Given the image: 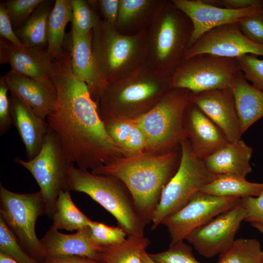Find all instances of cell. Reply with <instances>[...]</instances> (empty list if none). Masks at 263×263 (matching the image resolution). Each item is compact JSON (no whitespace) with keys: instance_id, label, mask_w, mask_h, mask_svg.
I'll list each match as a JSON object with an SVG mask.
<instances>
[{"instance_id":"1","label":"cell","mask_w":263,"mask_h":263,"mask_svg":"<svg viewBox=\"0 0 263 263\" xmlns=\"http://www.w3.org/2000/svg\"><path fill=\"white\" fill-rule=\"evenodd\" d=\"M68 49L53 60L56 100L46 121L69 160L92 170L123 155L107 134L87 84L74 75Z\"/></svg>"},{"instance_id":"2","label":"cell","mask_w":263,"mask_h":263,"mask_svg":"<svg viewBox=\"0 0 263 263\" xmlns=\"http://www.w3.org/2000/svg\"><path fill=\"white\" fill-rule=\"evenodd\" d=\"M180 156L176 150L161 154L145 151L118 157L91 172L120 180L132 195L147 225L151 222L164 188L178 169Z\"/></svg>"},{"instance_id":"3","label":"cell","mask_w":263,"mask_h":263,"mask_svg":"<svg viewBox=\"0 0 263 263\" xmlns=\"http://www.w3.org/2000/svg\"><path fill=\"white\" fill-rule=\"evenodd\" d=\"M171 74L146 63L127 76L108 84L97 107L102 120L116 117L136 119L153 108L171 89Z\"/></svg>"},{"instance_id":"4","label":"cell","mask_w":263,"mask_h":263,"mask_svg":"<svg viewBox=\"0 0 263 263\" xmlns=\"http://www.w3.org/2000/svg\"><path fill=\"white\" fill-rule=\"evenodd\" d=\"M92 33L96 66L107 85L127 76L146 63L147 28L134 35H124L99 15Z\"/></svg>"},{"instance_id":"5","label":"cell","mask_w":263,"mask_h":263,"mask_svg":"<svg viewBox=\"0 0 263 263\" xmlns=\"http://www.w3.org/2000/svg\"><path fill=\"white\" fill-rule=\"evenodd\" d=\"M69 190L89 196L110 212L127 236L142 237L146 225L131 192L118 179L75 168L70 170Z\"/></svg>"},{"instance_id":"6","label":"cell","mask_w":263,"mask_h":263,"mask_svg":"<svg viewBox=\"0 0 263 263\" xmlns=\"http://www.w3.org/2000/svg\"><path fill=\"white\" fill-rule=\"evenodd\" d=\"M147 31L146 63L155 70L172 74L183 59L193 31L191 20L168 0Z\"/></svg>"},{"instance_id":"7","label":"cell","mask_w":263,"mask_h":263,"mask_svg":"<svg viewBox=\"0 0 263 263\" xmlns=\"http://www.w3.org/2000/svg\"><path fill=\"white\" fill-rule=\"evenodd\" d=\"M190 94L187 89L171 88L153 108L135 119L146 137V151H173L186 138L184 117Z\"/></svg>"},{"instance_id":"8","label":"cell","mask_w":263,"mask_h":263,"mask_svg":"<svg viewBox=\"0 0 263 263\" xmlns=\"http://www.w3.org/2000/svg\"><path fill=\"white\" fill-rule=\"evenodd\" d=\"M180 147L179 165L162 191L152 218V230L155 229L164 219L183 207L216 176L194 153L187 138L181 141Z\"/></svg>"},{"instance_id":"9","label":"cell","mask_w":263,"mask_h":263,"mask_svg":"<svg viewBox=\"0 0 263 263\" xmlns=\"http://www.w3.org/2000/svg\"><path fill=\"white\" fill-rule=\"evenodd\" d=\"M0 217L22 248L40 263L47 258L46 251L35 231L38 217L45 214L46 211L40 191L15 193L0 183Z\"/></svg>"},{"instance_id":"10","label":"cell","mask_w":263,"mask_h":263,"mask_svg":"<svg viewBox=\"0 0 263 263\" xmlns=\"http://www.w3.org/2000/svg\"><path fill=\"white\" fill-rule=\"evenodd\" d=\"M16 163L26 169L39 188L45 205V214L53 218L59 193L69 190L68 180L71 167L56 133L50 129L41 149L33 159L24 161L19 158Z\"/></svg>"},{"instance_id":"11","label":"cell","mask_w":263,"mask_h":263,"mask_svg":"<svg viewBox=\"0 0 263 263\" xmlns=\"http://www.w3.org/2000/svg\"><path fill=\"white\" fill-rule=\"evenodd\" d=\"M240 71L236 58L203 53L184 59L171 74V88L191 93L230 89Z\"/></svg>"},{"instance_id":"12","label":"cell","mask_w":263,"mask_h":263,"mask_svg":"<svg viewBox=\"0 0 263 263\" xmlns=\"http://www.w3.org/2000/svg\"><path fill=\"white\" fill-rule=\"evenodd\" d=\"M241 199L200 191L180 210L164 219L161 224L167 228L170 242L183 241L194 229L232 208Z\"/></svg>"},{"instance_id":"13","label":"cell","mask_w":263,"mask_h":263,"mask_svg":"<svg viewBox=\"0 0 263 263\" xmlns=\"http://www.w3.org/2000/svg\"><path fill=\"white\" fill-rule=\"evenodd\" d=\"M245 217V210L241 199L232 208L194 229L185 240L202 256L212 258L233 244Z\"/></svg>"},{"instance_id":"14","label":"cell","mask_w":263,"mask_h":263,"mask_svg":"<svg viewBox=\"0 0 263 263\" xmlns=\"http://www.w3.org/2000/svg\"><path fill=\"white\" fill-rule=\"evenodd\" d=\"M203 53L232 58L246 54L263 56V46L246 38L237 22L219 26L201 36L186 49L183 59Z\"/></svg>"},{"instance_id":"15","label":"cell","mask_w":263,"mask_h":263,"mask_svg":"<svg viewBox=\"0 0 263 263\" xmlns=\"http://www.w3.org/2000/svg\"><path fill=\"white\" fill-rule=\"evenodd\" d=\"M189 100L222 131L229 142L241 139L243 133L231 88L190 93Z\"/></svg>"},{"instance_id":"16","label":"cell","mask_w":263,"mask_h":263,"mask_svg":"<svg viewBox=\"0 0 263 263\" xmlns=\"http://www.w3.org/2000/svg\"><path fill=\"white\" fill-rule=\"evenodd\" d=\"M171 1L189 18L193 25V31L187 49L209 31L224 24L237 22L257 10L254 8L233 10L219 7L208 4L203 0Z\"/></svg>"},{"instance_id":"17","label":"cell","mask_w":263,"mask_h":263,"mask_svg":"<svg viewBox=\"0 0 263 263\" xmlns=\"http://www.w3.org/2000/svg\"><path fill=\"white\" fill-rule=\"evenodd\" d=\"M0 63H8L11 72L39 80L51 79L53 61L42 47L17 46L0 38Z\"/></svg>"},{"instance_id":"18","label":"cell","mask_w":263,"mask_h":263,"mask_svg":"<svg viewBox=\"0 0 263 263\" xmlns=\"http://www.w3.org/2000/svg\"><path fill=\"white\" fill-rule=\"evenodd\" d=\"M184 127L193 152L202 160L229 142L222 131L190 101L184 114Z\"/></svg>"},{"instance_id":"19","label":"cell","mask_w":263,"mask_h":263,"mask_svg":"<svg viewBox=\"0 0 263 263\" xmlns=\"http://www.w3.org/2000/svg\"><path fill=\"white\" fill-rule=\"evenodd\" d=\"M3 76L11 95L26 105L37 116L46 120L56 100V88L52 79L39 80L11 71Z\"/></svg>"},{"instance_id":"20","label":"cell","mask_w":263,"mask_h":263,"mask_svg":"<svg viewBox=\"0 0 263 263\" xmlns=\"http://www.w3.org/2000/svg\"><path fill=\"white\" fill-rule=\"evenodd\" d=\"M40 241L47 257L79 256L98 261L102 247L93 239L89 226L74 234H66L51 225Z\"/></svg>"},{"instance_id":"21","label":"cell","mask_w":263,"mask_h":263,"mask_svg":"<svg viewBox=\"0 0 263 263\" xmlns=\"http://www.w3.org/2000/svg\"><path fill=\"white\" fill-rule=\"evenodd\" d=\"M92 32L79 36L71 32L70 50L74 75L87 84L92 97L97 105L107 84L101 77L96 66L92 50Z\"/></svg>"},{"instance_id":"22","label":"cell","mask_w":263,"mask_h":263,"mask_svg":"<svg viewBox=\"0 0 263 263\" xmlns=\"http://www.w3.org/2000/svg\"><path fill=\"white\" fill-rule=\"evenodd\" d=\"M10 99L13 125L24 144L28 160H31L40 151L50 128L46 120L37 116L18 98L11 95Z\"/></svg>"},{"instance_id":"23","label":"cell","mask_w":263,"mask_h":263,"mask_svg":"<svg viewBox=\"0 0 263 263\" xmlns=\"http://www.w3.org/2000/svg\"><path fill=\"white\" fill-rule=\"evenodd\" d=\"M167 0H120L116 30L134 35L148 28L167 5Z\"/></svg>"},{"instance_id":"24","label":"cell","mask_w":263,"mask_h":263,"mask_svg":"<svg viewBox=\"0 0 263 263\" xmlns=\"http://www.w3.org/2000/svg\"><path fill=\"white\" fill-rule=\"evenodd\" d=\"M252 149L241 139L228 142L203 159L207 169L215 175H231L245 177L252 171L250 160Z\"/></svg>"},{"instance_id":"25","label":"cell","mask_w":263,"mask_h":263,"mask_svg":"<svg viewBox=\"0 0 263 263\" xmlns=\"http://www.w3.org/2000/svg\"><path fill=\"white\" fill-rule=\"evenodd\" d=\"M231 89L244 133L263 117V92L249 84L241 71L234 75Z\"/></svg>"},{"instance_id":"26","label":"cell","mask_w":263,"mask_h":263,"mask_svg":"<svg viewBox=\"0 0 263 263\" xmlns=\"http://www.w3.org/2000/svg\"><path fill=\"white\" fill-rule=\"evenodd\" d=\"M103 121L107 134L123 156H133L146 151V137L135 119L116 117Z\"/></svg>"},{"instance_id":"27","label":"cell","mask_w":263,"mask_h":263,"mask_svg":"<svg viewBox=\"0 0 263 263\" xmlns=\"http://www.w3.org/2000/svg\"><path fill=\"white\" fill-rule=\"evenodd\" d=\"M72 18V0H55L47 25V51L53 61L64 49L65 28Z\"/></svg>"},{"instance_id":"28","label":"cell","mask_w":263,"mask_h":263,"mask_svg":"<svg viewBox=\"0 0 263 263\" xmlns=\"http://www.w3.org/2000/svg\"><path fill=\"white\" fill-rule=\"evenodd\" d=\"M263 191V183L251 182L245 177L231 175H218L201 192L227 197L244 198L257 197Z\"/></svg>"},{"instance_id":"29","label":"cell","mask_w":263,"mask_h":263,"mask_svg":"<svg viewBox=\"0 0 263 263\" xmlns=\"http://www.w3.org/2000/svg\"><path fill=\"white\" fill-rule=\"evenodd\" d=\"M55 2L44 0L25 24L15 32L22 43L29 47H42L47 43L48 19Z\"/></svg>"},{"instance_id":"30","label":"cell","mask_w":263,"mask_h":263,"mask_svg":"<svg viewBox=\"0 0 263 263\" xmlns=\"http://www.w3.org/2000/svg\"><path fill=\"white\" fill-rule=\"evenodd\" d=\"M150 244L144 236H127L121 244L102 245L98 261L102 263H142V254Z\"/></svg>"},{"instance_id":"31","label":"cell","mask_w":263,"mask_h":263,"mask_svg":"<svg viewBox=\"0 0 263 263\" xmlns=\"http://www.w3.org/2000/svg\"><path fill=\"white\" fill-rule=\"evenodd\" d=\"M52 220L54 227L70 231L83 229L91 221L75 205L69 190L59 193Z\"/></svg>"},{"instance_id":"32","label":"cell","mask_w":263,"mask_h":263,"mask_svg":"<svg viewBox=\"0 0 263 263\" xmlns=\"http://www.w3.org/2000/svg\"><path fill=\"white\" fill-rule=\"evenodd\" d=\"M259 241L255 238L239 239L219 255L218 263H263Z\"/></svg>"},{"instance_id":"33","label":"cell","mask_w":263,"mask_h":263,"mask_svg":"<svg viewBox=\"0 0 263 263\" xmlns=\"http://www.w3.org/2000/svg\"><path fill=\"white\" fill-rule=\"evenodd\" d=\"M72 32L79 36L92 32L99 14L88 0H72Z\"/></svg>"},{"instance_id":"34","label":"cell","mask_w":263,"mask_h":263,"mask_svg":"<svg viewBox=\"0 0 263 263\" xmlns=\"http://www.w3.org/2000/svg\"><path fill=\"white\" fill-rule=\"evenodd\" d=\"M0 252L8 255L18 263H40L22 248L1 217Z\"/></svg>"},{"instance_id":"35","label":"cell","mask_w":263,"mask_h":263,"mask_svg":"<svg viewBox=\"0 0 263 263\" xmlns=\"http://www.w3.org/2000/svg\"><path fill=\"white\" fill-rule=\"evenodd\" d=\"M149 255L157 263H200L194 256L192 247L184 240L170 242L167 250Z\"/></svg>"},{"instance_id":"36","label":"cell","mask_w":263,"mask_h":263,"mask_svg":"<svg viewBox=\"0 0 263 263\" xmlns=\"http://www.w3.org/2000/svg\"><path fill=\"white\" fill-rule=\"evenodd\" d=\"M44 0H9L4 2L14 31L22 27Z\"/></svg>"},{"instance_id":"37","label":"cell","mask_w":263,"mask_h":263,"mask_svg":"<svg viewBox=\"0 0 263 263\" xmlns=\"http://www.w3.org/2000/svg\"><path fill=\"white\" fill-rule=\"evenodd\" d=\"M94 241L101 245H113L122 243L128 236L120 226H110L91 221L89 224Z\"/></svg>"},{"instance_id":"38","label":"cell","mask_w":263,"mask_h":263,"mask_svg":"<svg viewBox=\"0 0 263 263\" xmlns=\"http://www.w3.org/2000/svg\"><path fill=\"white\" fill-rule=\"evenodd\" d=\"M257 56L252 54H246L236 59L240 71L247 81L263 92V59H259Z\"/></svg>"},{"instance_id":"39","label":"cell","mask_w":263,"mask_h":263,"mask_svg":"<svg viewBox=\"0 0 263 263\" xmlns=\"http://www.w3.org/2000/svg\"><path fill=\"white\" fill-rule=\"evenodd\" d=\"M237 24L246 38L263 46V10H256L238 20Z\"/></svg>"},{"instance_id":"40","label":"cell","mask_w":263,"mask_h":263,"mask_svg":"<svg viewBox=\"0 0 263 263\" xmlns=\"http://www.w3.org/2000/svg\"><path fill=\"white\" fill-rule=\"evenodd\" d=\"M241 202L245 210L244 221L263 227V191L257 197L242 198Z\"/></svg>"},{"instance_id":"41","label":"cell","mask_w":263,"mask_h":263,"mask_svg":"<svg viewBox=\"0 0 263 263\" xmlns=\"http://www.w3.org/2000/svg\"><path fill=\"white\" fill-rule=\"evenodd\" d=\"M8 88L5 83L4 76L0 78V134L3 135L10 129L13 124L11 113L10 99L7 93Z\"/></svg>"},{"instance_id":"42","label":"cell","mask_w":263,"mask_h":263,"mask_svg":"<svg viewBox=\"0 0 263 263\" xmlns=\"http://www.w3.org/2000/svg\"><path fill=\"white\" fill-rule=\"evenodd\" d=\"M91 6L98 10L101 19L114 27L119 8L120 0H88Z\"/></svg>"},{"instance_id":"43","label":"cell","mask_w":263,"mask_h":263,"mask_svg":"<svg viewBox=\"0 0 263 263\" xmlns=\"http://www.w3.org/2000/svg\"><path fill=\"white\" fill-rule=\"evenodd\" d=\"M0 35L2 38L17 46L24 45L16 35L3 1L0 3Z\"/></svg>"},{"instance_id":"44","label":"cell","mask_w":263,"mask_h":263,"mask_svg":"<svg viewBox=\"0 0 263 263\" xmlns=\"http://www.w3.org/2000/svg\"><path fill=\"white\" fill-rule=\"evenodd\" d=\"M224 8L240 10L254 8L263 10V0H222Z\"/></svg>"},{"instance_id":"45","label":"cell","mask_w":263,"mask_h":263,"mask_svg":"<svg viewBox=\"0 0 263 263\" xmlns=\"http://www.w3.org/2000/svg\"><path fill=\"white\" fill-rule=\"evenodd\" d=\"M40 263H102L98 260L79 256L47 257Z\"/></svg>"},{"instance_id":"46","label":"cell","mask_w":263,"mask_h":263,"mask_svg":"<svg viewBox=\"0 0 263 263\" xmlns=\"http://www.w3.org/2000/svg\"><path fill=\"white\" fill-rule=\"evenodd\" d=\"M0 263H18L8 255L0 252Z\"/></svg>"},{"instance_id":"47","label":"cell","mask_w":263,"mask_h":263,"mask_svg":"<svg viewBox=\"0 0 263 263\" xmlns=\"http://www.w3.org/2000/svg\"><path fill=\"white\" fill-rule=\"evenodd\" d=\"M142 263H157L153 261L149 256V253L145 251L142 256Z\"/></svg>"},{"instance_id":"48","label":"cell","mask_w":263,"mask_h":263,"mask_svg":"<svg viewBox=\"0 0 263 263\" xmlns=\"http://www.w3.org/2000/svg\"><path fill=\"white\" fill-rule=\"evenodd\" d=\"M252 226L257 229L261 233L263 234V227L258 224L251 225ZM262 255L263 259V249L262 250Z\"/></svg>"}]
</instances>
